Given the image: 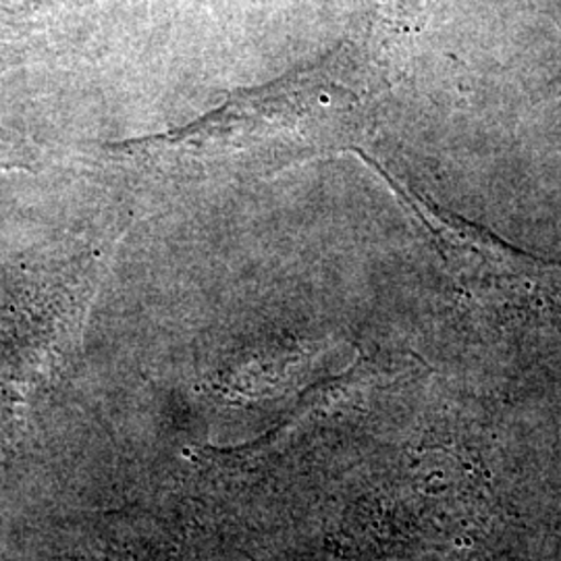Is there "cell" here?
<instances>
[{
    "label": "cell",
    "mask_w": 561,
    "mask_h": 561,
    "mask_svg": "<svg viewBox=\"0 0 561 561\" xmlns=\"http://www.w3.org/2000/svg\"><path fill=\"white\" fill-rule=\"evenodd\" d=\"M375 101L377 90L360 73L331 62L243 90L190 125L119 141L106 152L164 175H266L358 152L373 127Z\"/></svg>",
    "instance_id": "6da1fadb"
},
{
    "label": "cell",
    "mask_w": 561,
    "mask_h": 561,
    "mask_svg": "<svg viewBox=\"0 0 561 561\" xmlns=\"http://www.w3.org/2000/svg\"><path fill=\"white\" fill-rule=\"evenodd\" d=\"M405 210L428 236L449 275L468 291L491 300H530L561 287V264L542 261L497 238L486 227L439 206L410 183L396 178L382 162L360 152Z\"/></svg>",
    "instance_id": "7a4b0ae2"
},
{
    "label": "cell",
    "mask_w": 561,
    "mask_h": 561,
    "mask_svg": "<svg viewBox=\"0 0 561 561\" xmlns=\"http://www.w3.org/2000/svg\"><path fill=\"white\" fill-rule=\"evenodd\" d=\"M32 152L27 144L15 136L11 129L0 125V173L9 171H30L32 169Z\"/></svg>",
    "instance_id": "3957f363"
}]
</instances>
